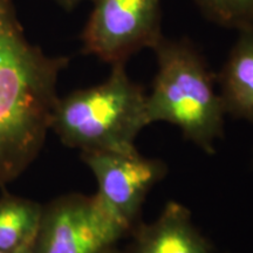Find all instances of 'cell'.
Segmentation results:
<instances>
[{
	"instance_id": "8",
	"label": "cell",
	"mask_w": 253,
	"mask_h": 253,
	"mask_svg": "<svg viewBox=\"0 0 253 253\" xmlns=\"http://www.w3.org/2000/svg\"><path fill=\"white\" fill-rule=\"evenodd\" d=\"M217 81L225 114L253 122V28L239 31Z\"/></svg>"
},
{
	"instance_id": "3",
	"label": "cell",
	"mask_w": 253,
	"mask_h": 253,
	"mask_svg": "<svg viewBox=\"0 0 253 253\" xmlns=\"http://www.w3.org/2000/svg\"><path fill=\"white\" fill-rule=\"evenodd\" d=\"M153 50L158 69L147 94L148 122L175 125L185 138L213 154V142L223 136L225 110L203 55L188 39L164 37Z\"/></svg>"
},
{
	"instance_id": "5",
	"label": "cell",
	"mask_w": 253,
	"mask_h": 253,
	"mask_svg": "<svg viewBox=\"0 0 253 253\" xmlns=\"http://www.w3.org/2000/svg\"><path fill=\"white\" fill-rule=\"evenodd\" d=\"M93 8L81 33L82 53L101 61L126 63L162 39L161 0H91Z\"/></svg>"
},
{
	"instance_id": "9",
	"label": "cell",
	"mask_w": 253,
	"mask_h": 253,
	"mask_svg": "<svg viewBox=\"0 0 253 253\" xmlns=\"http://www.w3.org/2000/svg\"><path fill=\"white\" fill-rule=\"evenodd\" d=\"M42 205L31 199L5 194L0 198V251L33 248Z\"/></svg>"
},
{
	"instance_id": "4",
	"label": "cell",
	"mask_w": 253,
	"mask_h": 253,
	"mask_svg": "<svg viewBox=\"0 0 253 253\" xmlns=\"http://www.w3.org/2000/svg\"><path fill=\"white\" fill-rule=\"evenodd\" d=\"M129 233L96 195L69 194L42 207L32 253H116Z\"/></svg>"
},
{
	"instance_id": "11",
	"label": "cell",
	"mask_w": 253,
	"mask_h": 253,
	"mask_svg": "<svg viewBox=\"0 0 253 253\" xmlns=\"http://www.w3.org/2000/svg\"><path fill=\"white\" fill-rule=\"evenodd\" d=\"M55 1L66 11H73L84 0H55Z\"/></svg>"
},
{
	"instance_id": "1",
	"label": "cell",
	"mask_w": 253,
	"mask_h": 253,
	"mask_svg": "<svg viewBox=\"0 0 253 253\" xmlns=\"http://www.w3.org/2000/svg\"><path fill=\"white\" fill-rule=\"evenodd\" d=\"M31 43L14 0H0V186L13 182L39 155L68 66Z\"/></svg>"
},
{
	"instance_id": "10",
	"label": "cell",
	"mask_w": 253,
	"mask_h": 253,
	"mask_svg": "<svg viewBox=\"0 0 253 253\" xmlns=\"http://www.w3.org/2000/svg\"><path fill=\"white\" fill-rule=\"evenodd\" d=\"M202 13L212 23L231 30L253 28V0H196Z\"/></svg>"
},
{
	"instance_id": "2",
	"label": "cell",
	"mask_w": 253,
	"mask_h": 253,
	"mask_svg": "<svg viewBox=\"0 0 253 253\" xmlns=\"http://www.w3.org/2000/svg\"><path fill=\"white\" fill-rule=\"evenodd\" d=\"M148 125L147 93L128 77L126 63L113 65L102 84L59 97L50 120L62 143L81 153H132Z\"/></svg>"
},
{
	"instance_id": "7",
	"label": "cell",
	"mask_w": 253,
	"mask_h": 253,
	"mask_svg": "<svg viewBox=\"0 0 253 253\" xmlns=\"http://www.w3.org/2000/svg\"><path fill=\"white\" fill-rule=\"evenodd\" d=\"M116 253H214L210 240L197 229L185 207L169 202L150 224L141 221Z\"/></svg>"
},
{
	"instance_id": "12",
	"label": "cell",
	"mask_w": 253,
	"mask_h": 253,
	"mask_svg": "<svg viewBox=\"0 0 253 253\" xmlns=\"http://www.w3.org/2000/svg\"><path fill=\"white\" fill-rule=\"evenodd\" d=\"M0 253H32V249L15 250V251H0Z\"/></svg>"
},
{
	"instance_id": "6",
	"label": "cell",
	"mask_w": 253,
	"mask_h": 253,
	"mask_svg": "<svg viewBox=\"0 0 253 253\" xmlns=\"http://www.w3.org/2000/svg\"><path fill=\"white\" fill-rule=\"evenodd\" d=\"M81 158L94 173L99 190L95 195L129 232L141 223L145 197L168 172L161 160L132 153L87 151Z\"/></svg>"
}]
</instances>
